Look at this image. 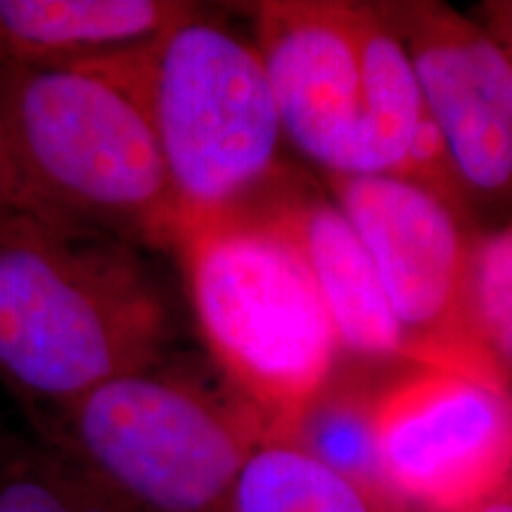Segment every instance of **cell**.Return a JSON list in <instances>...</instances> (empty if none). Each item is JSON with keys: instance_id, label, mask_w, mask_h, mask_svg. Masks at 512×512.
<instances>
[{"instance_id": "1", "label": "cell", "mask_w": 512, "mask_h": 512, "mask_svg": "<svg viewBox=\"0 0 512 512\" xmlns=\"http://www.w3.org/2000/svg\"><path fill=\"white\" fill-rule=\"evenodd\" d=\"M0 136L15 211L174 252L181 211L133 50L74 67L0 64Z\"/></svg>"}, {"instance_id": "2", "label": "cell", "mask_w": 512, "mask_h": 512, "mask_svg": "<svg viewBox=\"0 0 512 512\" xmlns=\"http://www.w3.org/2000/svg\"><path fill=\"white\" fill-rule=\"evenodd\" d=\"M171 313L143 249L12 211L0 221V380L43 408L164 361Z\"/></svg>"}, {"instance_id": "3", "label": "cell", "mask_w": 512, "mask_h": 512, "mask_svg": "<svg viewBox=\"0 0 512 512\" xmlns=\"http://www.w3.org/2000/svg\"><path fill=\"white\" fill-rule=\"evenodd\" d=\"M174 252L221 380L280 441L344 358L304 256L261 197L183 221Z\"/></svg>"}, {"instance_id": "4", "label": "cell", "mask_w": 512, "mask_h": 512, "mask_svg": "<svg viewBox=\"0 0 512 512\" xmlns=\"http://www.w3.org/2000/svg\"><path fill=\"white\" fill-rule=\"evenodd\" d=\"M55 453L133 512H226L242 465L264 441L223 382L169 358L50 408Z\"/></svg>"}, {"instance_id": "5", "label": "cell", "mask_w": 512, "mask_h": 512, "mask_svg": "<svg viewBox=\"0 0 512 512\" xmlns=\"http://www.w3.org/2000/svg\"><path fill=\"white\" fill-rule=\"evenodd\" d=\"M183 221L245 207L290 169L285 133L254 41L197 8L133 50Z\"/></svg>"}, {"instance_id": "6", "label": "cell", "mask_w": 512, "mask_h": 512, "mask_svg": "<svg viewBox=\"0 0 512 512\" xmlns=\"http://www.w3.org/2000/svg\"><path fill=\"white\" fill-rule=\"evenodd\" d=\"M325 188L373 259L411 363L512 387L472 311L475 216L396 176H335Z\"/></svg>"}, {"instance_id": "7", "label": "cell", "mask_w": 512, "mask_h": 512, "mask_svg": "<svg viewBox=\"0 0 512 512\" xmlns=\"http://www.w3.org/2000/svg\"><path fill=\"white\" fill-rule=\"evenodd\" d=\"M377 441L403 512H475L512 491V387L401 363L377 396Z\"/></svg>"}, {"instance_id": "8", "label": "cell", "mask_w": 512, "mask_h": 512, "mask_svg": "<svg viewBox=\"0 0 512 512\" xmlns=\"http://www.w3.org/2000/svg\"><path fill=\"white\" fill-rule=\"evenodd\" d=\"M375 5L411 55L467 202L512 214V57L441 3Z\"/></svg>"}, {"instance_id": "9", "label": "cell", "mask_w": 512, "mask_h": 512, "mask_svg": "<svg viewBox=\"0 0 512 512\" xmlns=\"http://www.w3.org/2000/svg\"><path fill=\"white\" fill-rule=\"evenodd\" d=\"M285 143L325 178L351 176L363 100V3L247 5Z\"/></svg>"}, {"instance_id": "10", "label": "cell", "mask_w": 512, "mask_h": 512, "mask_svg": "<svg viewBox=\"0 0 512 512\" xmlns=\"http://www.w3.org/2000/svg\"><path fill=\"white\" fill-rule=\"evenodd\" d=\"M259 197L304 256L344 361L411 363L373 259L330 190L290 166Z\"/></svg>"}, {"instance_id": "11", "label": "cell", "mask_w": 512, "mask_h": 512, "mask_svg": "<svg viewBox=\"0 0 512 512\" xmlns=\"http://www.w3.org/2000/svg\"><path fill=\"white\" fill-rule=\"evenodd\" d=\"M195 10L176 0H0V64L107 60L157 41Z\"/></svg>"}, {"instance_id": "12", "label": "cell", "mask_w": 512, "mask_h": 512, "mask_svg": "<svg viewBox=\"0 0 512 512\" xmlns=\"http://www.w3.org/2000/svg\"><path fill=\"white\" fill-rule=\"evenodd\" d=\"M361 50L363 100L351 176L401 178L430 112L411 55L377 5L363 3Z\"/></svg>"}, {"instance_id": "13", "label": "cell", "mask_w": 512, "mask_h": 512, "mask_svg": "<svg viewBox=\"0 0 512 512\" xmlns=\"http://www.w3.org/2000/svg\"><path fill=\"white\" fill-rule=\"evenodd\" d=\"M392 368L342 358L335 375L280 441L302 448L332 472L401 510L384 482L377 441V396Z\"/></svg>"}, {"instance_id": "14", "label": "cell", "mask_w": 512, "mask_h": 512, "mask_svg": "<svg viewBox=\"0 0 512 512\" xmlns=\"http://www.w3.org/2000/svg\"><path fill=\"white\" fill-rule=\"evenodd\" d=\"M226 512H401L287 441H261Z\"/></svg>"}, {"instance_id": "15", "label": "cell", "mask_w": 512, "mask_h": 512, "mask_svg": "<svg viewBox=\"0 0 512 512\" xmlns=\"http://www.w3.org/2000/svg\"><path fill=\"white\" fill-rule=\"evenodd\" d=\"M0 512H133L55 451H15L0 470Z\"/></svg>"}, {"instance_id": "16", "label": "cell", "mask_w": 512, "mask_h": 512, "mask_svg": "<svg viewBox=\"0 0 512 512\" xmlns=\"http://www.w3.org/2000/svg\"><path fill=\"white\" fill-rule=\"evenodd\" d=\"M472 311L479 335L512 380V214L491 228L477 230Z\"/></svg>"}, {"instance_id": "17", "label": "cell", "mask_w": 512, "mask_h": 512, "mask_svg": "<svg viewBox=\"0 0 512 512\" xmlns=\"http://www.w3.org/2000/svg\"><path fill=\"white\" fill-rule=\"evenodd\" d=\"M482 17V27L496 38L505 48V53L512 57V0H494V3H484L479 8Z\"/></svg>"}, {"instance_id": "18", "label": "cell", "mask_w": 512, "mask_h": 512, "mask_svg": "<svg viewBox=\"0 0 512 512\" xmlns=\"http://www.w3.org/2000/svg\"><path fill=\"white\" fill-rule=\"evenodd\" d=\"M15 211V202H12V188H10V174H8V159H5L3 136H0V221Z\"/></svg>"}, {"instance_id": "19", "label": "cell", "mask_w": 512, "mask_h": 512, "mask_svg": "<svg viewBox=\"0 0 512 512\" xmlns=\"http://www.w3.org/2000/svg\"><path fill=\"white\" fill-rule=\"evenodd\" d=\"M475 512H512V491L501 498H496V501H491L489 505H484V508H479Z\"/></svg>"}, {"instance_id": "20", "label": "cell", "mask_w": 512, "mask_h": 512, "mask_svg": "<svg viewBox=\"0 0 512 512\" xmlns=\"http://www.w3.org/2000/svg\"><path fill=\"white\" fill-rule=\"evenodd\" d=\"M12 453H15V448L5 446V444H3V441H0V470H3V467H5V463H8V458L12 456Z\"/></svg>"}]
</instances>
